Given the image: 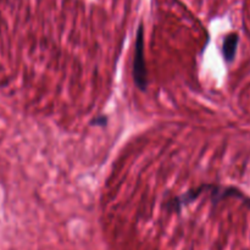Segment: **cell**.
<instances>
[{
	"mask_svg": "<svg viewBox=\"0 0 250 250\" xmlns=\"http://www.w3.org/2000/svg\"><path fill=\"white\" fill-rule=\"evenodd\" d=\"M133 81L138 89L142 92L146 90L148 87V73H146V58H144V39H143V27L139 26L137 32L136 48H134L133 59Z\"/></svg>",
	"mask_w": 250,
	"mask_h": 250,
	"instance_id": "cell-1",
	"label": "cell"
},
{
	"mask_svg": "<svg viewBox=\"0 0 250 250\" xmlns=\"http://www.w3.org/2000/svg\"><path fill=\"white\" fill-rule=\"evenodd\" d=\"M238 42L239 37L236 33H231L225 37L224 43H222V55H224L226 62H232L234 58H236Z\"/></svg>",
	"mask_w": 250,
	"mask_h": 250,
	"instance_id": "cell-2",
	"label": "cell"
},
{
	"mask_svg": "<svg viewBox=\"0 0 250 250\" xmlns=\"http://www.w3.org/2000/svg\"><path fill=\"white\" fill-rule=\"evenodd\" d=\"M106 124H107V119L105 116H99L90 122V125H92V126H102V127L106 126Z\"/></svg>",
	"mask_w": 250,
	"mask_h": 250,
	"instance_id": "cell-3",
	"label": "cell"
}]
</instances>
